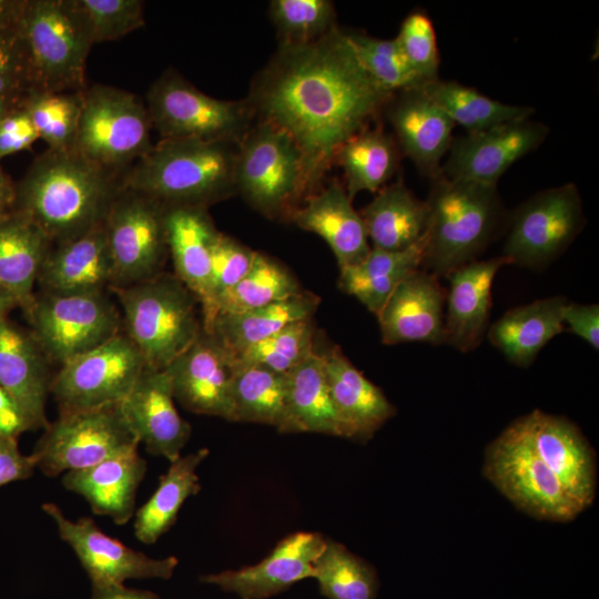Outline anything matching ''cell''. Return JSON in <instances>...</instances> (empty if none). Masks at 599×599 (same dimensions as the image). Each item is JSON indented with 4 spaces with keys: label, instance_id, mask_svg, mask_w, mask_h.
I'll list each match as a JSON object with an SVG mask.
<instances>
[{
    "label": "cell",
    "instance_id": "6da1fadb",
    "mask_svg": "<svg viewBox=\"0 0 599 599\" xmlns=\"http://www.w3.org/2000/svg\"><path fill=\"white\" fill-rule=\"evenodd\" d=\"M393 94L361 64L338 27L305 44H280L254 77L246 98L256 121L286 132L298 146L308 196L342 145L369 123Z\"/></svg>",
    "mask_w": 599,
    "mask_h": 599
},
{
    "label": "cell",
    "instance_id": "7a4b0ae2",
    "mask_svg": "<svg viewBox=\"0 0 599 599\" xmlns=\"http://www.w3.org/2000/svg\"><path fill=\"white\" fill-rule=\"evenodd\" d=\"M122 176L73 149H47L16 184V209L32 220L52 244L103 224Z\"/></svg>",
    "mask_w": 599,
    "mask_h": 599
},
{
    "label": "cell",
    "instance_id": "3957f363",
    "mask_svg": "<svg viewBox=\"0 0 599 599\" xmlns=\"http://www.w3.org/2000/svg\"><path fill=\"white\" fill-rule=\"evenodd\" d=\"M237 142L160 139L123 175L121 185L163 206L207 207L236 194Z\"/></svg>",
    "mask_w": 599,
    "mask_h": 599
},
{
    "label": "cell",
    "instance_id": "277c9868",
    "mask_svg": "<svg viewBox=\"0 0 599 599\" xmlns=\"http://www.w3.org/2000/svg\"><path fill=\"white\" fill-rule=\"evenodd\" d=\"M423 270L446 277L476 261L504 216L497 185L449 179L430 180Z\"/></svg>",
    "mask_w": 599,
    "mask_h": 599
},
{
    "label": "cell",
    "instance_id": "5b68a950",
    "mask_svg": "<svg viewBox=\"0 0 599 599\" xmlns=\"http://www.w3.org/2000/svg\"><path fill=\"white\" fill-rule=\"evenodd\" d=\"M109 291L121 307L123 333L150 368L165 369L203 329L197 298L174 274Z\"/></svg>",
    "mask_w": 599,
    "mask_h": 599
},
{
    "label": "cell",
    "instance_id": "8992f818",
    "mask_svg": "<svg viewBox=\"0 0 599 599\" xmlns=\"http://www.w3.org/2000/svg\"><path fill=\"white\" fill-rule=\"evenodd\" d=\"M30 91H82L93 42L73 0H27L19 26Z\"/></svg>",
    "mask_w": 599,
    "mask_h": 599
},
{
    "label": "cell",
    "instance_id": "52a82bcc",
    "mask_svg": "<svg viewBox=\"0 0 599 599\" xmlns=\"http://www.w3.org/2000/svg\"><path fill=\"white\" fill-rule=\"evenodd\" d=\"M235 189L266 217H291L308 197L303 156L293 139L255 120L238 142Z\"/></svg>",
    "mask_w": 599,
    "mask_h": 599
},
{
    "label": "cell",
    "instance_id": "ba28073f",
    "mask_svg": "<svg viewBox=\"0 0 599 599\" xmlns=\"http://www.w3.org/2000/svg\"><path fill=\"white\" fill-rule=\"evenodd\" d=\"M73 150L123 177L153 148L145 103L132 92L105 84L87 87Z\"/></svg>",
    "mask_w": 599,
    "mask_h": 599
},
{
    "label": "cell",
    "instance_id": "9c48e42d",
    "mask_svg": "<svg viewBox=\"0 0 599 599\" xmlns=\"http://www.w3.org/2000/svg\"><path fill=\"white\" fill-rule=\"evenodd\" d=\"M146 109L161 139L240 142L255 122L245 100L212 98L174 69H167L149 88Z\"/></svg>",
    "mask_w": 599,
    "mask_h": 599
},
{
    "label": "cell",
    "instance_id": "30bf717a",
    "mask_svg": "<svg viewBox=\"0 0 599 599\" xmlns=\"http://www.w3.org/2000/svg\"><path fill=\"white\" fill-rule=\"evenodd\" d=\"M51 364L59 366L104 344L122 331L120 308L108 291L39 292L23 312Z\"/></svg>",
    "mask_w": 599,
    "mask_h": 599
},
{
    "label": "cell",
    "instance_id": "8fae6325",
    "mask_svg": "<svg viewBox=\"0 0 599 599\" xmlns=\"http://www.w3.org/2000/svg\"><path fill=\"white\" fill-rule=\"evenodd\" d=\"M121 403L59 413L49 423L31 454L45 476L84 469L138 448Z\"/></svg>",
    "mask_w": 599,
    "mask_h": 599
},
{
    "label": "cell",
    "instance_id": "7c38bea8",
    "mask_svg": "<svg viewBox=\"0 0 599 599\" xmlns=\"http://www.w3.org/2000/svg\"><path fill=\"white\" fill-rule=\"evenodd\" d=\"M483 469L507 499L537 519L566 522L583 510L512 423L487 447Z\"/></svg>",
    "mask_w": 599,
    "mask_h": 599
},
{
    "label": "cell",
    "instance_id": "4fadbf2b",
    "mask_svg": "<svg viewBox=\"0 0 599 599\" xmlns=\"http://www.w3.org/2000/svg\"><path fill=\"white\" fill-rule=\"evenodd\" d=\"M103 229L113 264L111 287L136 284L163 272L169 255L163 205L121 185Z\"/></svg>",
    "mask_w": 599,
    "mask_h": 599
},
{
    "label": "cell",
    "instance_id": "5bb4252c",
    "mask_svg": "<svg viewBox=\"0 0 599 599\" xmlns=\"http://www.w3.org/2000/svg\"><path fill=\"white\" fill-rule=\"evenodd\" d=\"M583 223L582 202L573 183L538 192L512 213L502 256L510 264L541 268L568 248Z\"/></svg>",
    "mask_w": 599,
    "mask_h": 599
},
{
    "label": "cell",
    "instance_id": "9a60e30c",
    "mask_svg": "<svg viewBox=\"0 0 599 599\" xmlns=\"http://www.w3.org/2000/svg\"><path fill=\"white\" fill-rule=\"evenodd\" d=\"M145 367L143 356L121 331L61 365L53 375L50 394L59 413L122 403Z\"/></svg>",
    "mask_w": 599,
    "mask_h": 599
},
{
    "label": "cell",
    "instance_id": "2e32d148",
    "mask_svg": "<svg viewBox=\"0 0 599 599\" xmlns=\"http://www.w3.org/2000/svg\"><path fill=\"white\" fill-rule=\"evenodd\" d=\"M42 510L54 522L60 538L68 544L92 585H124L130 579H170L179 559L174 556L152 558L104 534L90 517L68 518L53 502Z\"/></svg>",
    "mask_w": 599,
    "mask_h": 599
},
{
    "label": "cell",
    "instance_id": "e0dca14e",
    "mask_svg": "<svg viewBox=\"0 0 599 599\" xmlns=\"http://www.w3.org/2000/svg\"><path fill=\"white\" fill-rule=\"evenodd\" d=\"M236 356L212 332L195 341L166 368L174 398L187 410L234 422L232 382Z\"/></svg>",
    "mask_w": 599,
    "mask_h": 599
},
{
    "label": "cell",
    "instance_id": "ac0fdd59",
    "mask_svg": "<svg viewBox=\"0 0 599 599\" xmlns=\"http://www.w3.org/2000/svg\"><path fill=\"white\" fill-rule=\"evenodd\" d=\"M549 128L529 119L454 138L441 173L456 180L497 185L518 160L545 141Z\"/></svg>",
    "mask_w": 599,
    "mask_h": 599
},
{
    "label": "cell",
    "instance_id": "d6986e66",
    "mask_svg": "<svg viewBox=\"0 0 599 599\" xmlns=\"http://www.w3.org/2000/svg\"><path fill=\"white\" fill-rule=\"evenodd\" d=\"M512 424L570 497L583 510L589 507L596 495V459L580 429L565 417L541 410L521 416Z\"/></svg>",
    "mask_w": 599,
    "mask_h": 599
},
{
    "label": "cell",
    "instance_id": "ffe728a7",
    "mask_svg": "<svg viewBox=\"0 0 599 599\" xmlns=\"http://www.w3.org/2000/svg\"><path fill=\"white\" fill-rule=\"evenodd\" d=\"M325 542L326 538L318 532L298 531L282 539L258 564L203 575L200 581L240 599H267L313 578L314 564Z\"/></svg>",
    "mask_w": 599,
    "mask_h": 599
},
{
    "label": "cell",
    "instance_id": "44dd1931",
    "mask_svg": "<svg viewBox=\"0 0 599 599\" xmlns=\"http://www.w3.org/2000/svg\"><path fill=\"white\" fill-rule=\"evenodd\" d=\"M170 376L165 369L145 367L129 395L122 400L123 414L146 451L170 463L181 457L191 436V426L174 404Z\"/></svg>",
    "mask_w": 599,
    "mask_h": 599
},
{
    "label": "cell",
    "instance_id": "7402d4cb",
    "mask_svg": "<svg viewBox=\"0 0 599 599\" xmlns=\"http://www.w3.org/2000/svg\"><path fill=\"white\" fill-rule=\"evenodd\" d=\"M446 291L432 273L418 268L394 290L377 315L382 342L395 345L445 343Z\"/></svg>",
    "mask_w": 599,
    "mask_h": 599
},
{
    "label": "cell",
    "instance_id": "603a6c76",
    "mask_svg": "<svg viewBox=\"0 0 599 599\" xmlns=\"http://www.w3.org/2000/svg\"><path fill=\"white\" fill-rule=\"evenodd\" d=\"M400 150L430 180L453 142L454 122L418 87L397 92L384 110Z\"/></svg>",
    "mask_w": 599,
    "mask_h": 599
},
{
    "label": "cell",
    "instance_id": "cb8c5ba5",
    "mask_svg": "<svg viewBox=\"0 0 599 599\" xmlns=\"http://www.w3.org/2000/svg\"><path fill=\"white\" fill-rule=\"evenodd\" d=\"M51 362L32 332L11 321H0V387L18 404L33 429L49 422L45 402L53 375Z\"/></svg>",
    "mask_w": 599,
    "mask_h": 599
},
{
    "label": "cell",
    "instance_id": "d4e9b609",
    "mask_svg": "<svg viewBox=\"0 0 599 599\" xmlns=\"http://www.w3.org/2000/svg\"><path fill=\"white\" fill-rule=\"evenodd\" d=\"M510 264L500 255L486 261H473L446 278L445 343L461 353L476 349L488 331L491 309V287L498 271Z\"/></svg>",
    "mask_w": 599,
    "mask_h": 599
},
{
    "label": "cell",
    "instance_id": "484cf974",
    "mask_svg": "<svg viewBox=\"0 0 599 599\" xmlns=\"http://www.w3.org/2000/svg\"><path fill=\"white\" fill-rule=\"evenodd\" d=\"M114 273L103 224L75 238L53 244L37 285L51 294L109 291Z\"/></svg>",
    "mask_w": 599,
    "mask_h": 599
},
{
    "label": "cell",
    "instance_id": "4316f807",
    "mask_svg": "<svg viewBox=\"0 0 599 599\" xmlns=\"http://www.w3.org/2000/svg\"><path fill=\"white\" fill-rule=\"evenodd\" d=\"M290 219L328 244L339 270L358 264L372 248L363 219L338 181L309 195Z\"/></svg>",
    "mask_w": 599,
    "mask_h": 599
},
{
    "label": "cell",
    "instance_id": "83f0119b",
    "mask_svg": "<svg viewBox=\"0 0 599 599\" xmlns=\"http://www.w3.org/2000/svg\"><path fill=\"white\" fill-rule=\"evenodd\" d=\"M146 468L138 447L94 466L67 471L62 484L65 489L82 496L95 515L110 517L122 526L134 515L136 491Z\"/></svg>",
    "mask_w": 599,
    "mask_h": 599
},
{
    "label": "cell",
    "instance_id": "f1b7e54d",
    "mask_svg": "<svg viewBox=\"0 0 599 599\" xmlns=\"http://www.w3.org/2000/svg\"><path fill=\"white\" fill-rule=\"evenodd\" d=\"M164 207V227L174 275L195 295L201 311L210 297L211 262L215 229L207 207Z\"/></svg>",
    "mask_w": 599,
    "mask_h": 599
},
{
    "label": "cell",
    "instance_id": "f546056e",
    "mask_svg": "<svg viewBox=\"0 0 599 599\" xmlns=\"http://www.w3.org/2000/svg\"><path fill=\"white\" fill-rule=\"evenodd\" d=\"M322 355L331 397L347 438L369 439L396 414L395 407L338 346Z\"/></svg>",
    "mask_w": 599,
    "mask_h": 599
},
{
    "label": "cell",
    "instance_id": "4dcf8cb0",
    "mask_svg": "<svg viewBox=\"0 0 599 599\" xmlns=\"http://www.w3.org/2000/svg\"><path fill=\"white\" fill-rule=\"evenodd\" d=\"M47 234L27 215L14 210L0 217V286L26 312L52 247Z\"/></svg>",
    "mask_w": 599,
    "mask_h": 599
},
{
    "label": "cell",
    "instance_id": "1f68e13d",
    "mask_svg": "<svg viewBox=\"0 0 599 599\" xmlns=\"http://www.w3.org/2000/svg\"><path fill=\"white\" fill-rule=\"evenodd\" d=\"M568 302L558 295L514 307L488 328L487 338L510 363L528 367L566 329L562 315Z\"/></svg>",
    "mask_w": 599,
    "mask_h": 599
},
{
    "label": "cell",
    "instance_id": "d6a6232c",
    "mask_svg": "<svg viewBox=\"0 0 599 599\" xmlns=\"http://www.w3.org/2000/svg\"><path fill=\"white\" fill-rule=\"evenodd\" d=\"M285 410L280 433H317L347 438L331 397L323 355L316 351L285 374Z\"/></svg>",
    "mask_w": 599,
    "mask_h": 599
},
{
    "label": "cell",
    "instance_id": "836d02e7",
    "mask_svg": "<svg viewBox=\"0 0 599 599\" xmlns=\"http://www.w3.org/2000/svg\"><path fill=\"white\" fill-rule=\"evenodd\" d=\"M372 247L400 251L417 243L427 225L426 202L403 181L385 185L359 212Z\"/></svg>",
    "mask_w": 599,
    "mask_h": 599
},
{
    "label": "cell",
    "instance_id": "e575fe53",
    "mask_svg": "<svg viewBox=\"0 0 599 599\" xmlns=\"http://www.w3.org/2000/svg\"><path fill=\"white\" fill-rule=\"evenodd\" d=\"M424 252L425 234L405 250L372 247L362 262L339 270L338 286L377 316L397 285L422 267Z\"/></svg>",
    "mask_w": 599,
    "mask_h": 599
},
{
    "label": "cell",
    "instance_id": "d590c367",
    "mask_svg": "<svg viewBox=\"0 0 599 599\" xmlns=\"http://www.w3.org/2000/svg\"><path fill=\"white\" fill-rule=\"evenodd\" d=\"M209 453L207 448H201L181 456L160 477L156 490L134 514V535L141 542H156L174 525L185 500L201 490L196 468Z\"/></svg>",
    "mask_w": 599,
    "mask_h": 599
},
{
    "label": "cell",
    "instance_id": "8d00e7d4",
    "mask_svg": "<svg viewBox=\"0 0 599 599\" xmlns=\"http://www.w3.org/2000/svg\"><path fill=\"white\" fill-rule=\"evenodd\" d=\"M318 303L316 295L302 291L258 308L217 316L211 332L237 356L285 326L311 319Z\"/></svg>",
    "mask_w": 599,
    "mask_h": 599
},
{
    "label": "cell",
    "instance_id": "74e56055",
    "mask_svg": "<svg viewBox=\"0 0 599 599\" xmlns=\"http://www.w3.org/2000/svg\"><path fill=\"white\" fill-rule=\"evenodd\" d=\"M398 155L396 140L380 129L367 128L346 141L335 162L344 171L348 197L383 189L398 166Z\"/></svg>",
    "mask_w": 599,
    "mask_h": 599
},
{
    "label": "cell",
    "instance_id": "f35d334b",
    "mask_svg": "<svg viewBox=\"0 0 599 599\" xmlns=\"http://www.w3.org/2000/svg\"><path fill=\"white\" fill-rule=\"evenodd\" d=\"M446 115L467 132L487 130L500 124L527 120L534 109L493 100L473 88L439 78L419 87Z\"/></svg>",
    "mask_w": 599,
    "mask_h": 599
},
{
    "label": "cell",
    "instance_id": "ab89813d",
    "mask_svg": "<svg viewBox=\"0 0 599 599\" xmlns=\"http://www.w3.org/2000/svg\"><path fill=\"white\" fill-rule=\"evenodd\" d=\"M285 374L236 361L232 382L234 422L265 424L281 429L285 410Z\"/></svg>",
    "mask_w": 599,
    "mask_h": 599
},
{
    "label": "cell",
    "instance_id": "60d3db41",
    "mask_svg": "<svg viewBox=\"0 0 599 599\" xmlns=\"http://www.w3.org/2000/svg\"><path fill=\"white\" fill-rule=\"evenodd\" d=\"M301 292L297 280L286 267L256 252L246 275L216 301L213 323L217 316L258 308Z\"/></svg>",
    "mask_w": 599,
    "mask_h": 599
},
{
    "label": "cell",
    "instance_id": "b9f144b4",
    "mask_svg": "<svg viewBox=\"0 0 599 599\" xmlns=\"http://www.w3.org/2000/svg\"><path fill=\"white\" fill-rule=\"evenodd\" d=\"M313 578L327 599H375L379 585L370 565L331 539L314 564Z\"/></svg>",
    "mask_w": 599,
    "mask_h": 599
},
{
    "label": "cell",
    "instance_id": "7bdbcfd3",
    "mask_svg": "<svg viewBox=\"0 0 599 599\" xmlns=\"http://www.w3.org/2000/svg\"><path fill=\"white\" fill-rule=\"evenodd\" d=\"M82 91H29L21 105L48 149L71 150L78 133L83 105Z\"/></svg>",
    "mask_w": 599,
    "mask_h": 599
},
{
    "label": "cell",
    "instance_id": "ee69618b",
    "mask_svg": "<svg viewBox=\"0 0 599 599\" xmlns=\"http://www.w3.org/2000/svg\"><path fill=\"white\" fill-rule=\"evenodd\" d=\"M356 55L370 78L386 92L420 87L396 39H378L361 32H346Z\"/></svg>",
    "mask_w": 599,
    "mask_h": 599
},
{
    "label": "cell",
    "instance_id": "f6af8a7d",
    "mask_svg": "<svg viewBox=\"0 0 599 599\" xmlns=\"http://www.w3.org/2000/svg\"><path fill=\"white\" fill-rule=\"evenodd\" d=\"M268 14L280 44L309 43L337 27L335 7L329 0H273Z\"/></svg>",
    "mask_w": 599,
    "mask_h": 599
},
{
    "label": "cell",
    "instance_id": "bcb514c9",
    "mask_svg": "<svg viewBox=\"0 0 599 599\" xmlns=\"http://www.w3.org/2000/svg\"><path fill=\"white\" fill-rule=\"evenodd\" d=\"M315 352L314 327L311 319L292 323L272 336L254 344L240 355L241 364L264 366L287 374Z\"/></svg>",
    "mask_w": 599,
    "mask_h": 599
},
{
    "label": "cell",
    "instance_id": "7dc6e473",
    "mask_svg": "<svg viewBox=\"0 0 599 599\" xmlns=\"http://www.w3.org/2000/svg\"><path fill=\"white\" fill-rule=\"evenodd\" d=\"M93 44L114 41L145 24L141 0H73Z\"/></svg>",
    "mask_w": 599,
    "mask_h": 599
},
{
    "label": "cell",
    "instance_id": "c3c4849f",
    "mask_svg": "<svg viewBox=\"0 0 599 599\" xmlns=\"http://www.w3.org/2000/svg\"><path fill=\"white\" fill-rule=\"evenodd\" d=\"M256 252L229 235L217 233L212 250L209 302L201 311L203 329L210 332L216 301L250 271Z\"/></svg>",
    "mask_w": 599,
    "mask_h": 599
},
{
    "label": "cell",
    "instance_id": "681fc988",
    "mask_svg": "<svg viewBox=\"0 0 599 599\" xmlns=\"http://www.w3.org/2000/svg\"><path fill=\"white\" fill-rule=\"evenodd\" d=\"M395 39L422 83L438 78L440 58L436 32L426 13L415 11L408 14Z\"/></svg>",
    "mask_w": 599,
    "mask_h": 599
},
{
    "label": "cell",
    "instance_id": "f907efd6",
    "mask_svg": "<svg viewBox=\"0 0 599 599\" xmlns=\"http://www.w3.org/2000/svg\"><path fill=\"white\" fill-rule=\"evenodd\" d=\"M30 91L23 44L18 29H0V99L21 101Z\"/></svg>",
    "mask_w": 599,
    "mask_h": 599
},
{
    "label": "cell",
    "instance_id": "816d5d0a",
    "mask_svg": "<svg viewBox=\"0 0 599 599\" xmlns=\"http://www.w3.org/2000/svg\"><path fill=\"white\" fill-rule=\"evenodd\" d=\"M38 139L32 120L20 104L0 121V159L30 149Z\"/></svg>",
    "mask_w": 599,
    "mask_h": 599
},
{
    "label": "cell",
    "instance_id": "f5cc1de1",
    "mask_svg": "<svg viewBox=\"0 0 599 599\" xmlns=\"http://www.w3.org/2000/svg\"><path fill=\"white\" fill-rule=\"evenodd\" d=\"M37 469L32 455H23L18 438L0 433V487L31 477Z\"/></svg>",
    "mask_w": 599,
    "mask_h": 599
},
{
    "label": "cell",
    "instance_id": "db71d44e",
    "mask_svg": "<svg viewBox=\"0 0 599 599\" xmlns=\"http://www.w3.org/2000/svg\"><path fill=\"white\" fill-rule=\"evenodd\" d=\"M564 325L582 338L595 351L599 349V305L568 302L564 309Z\"/></svg>",
    "mask_w": 599,
    "mask_h": 599
},
{
    "label": "cell",
    "instance_id": "11a10c76",
    "mask_svg": "<svg viewBox=\"0 0 599 599\" xmlns=\"http://www.w3.org/2000/svg\"><path fill=\"white\" fill-rule=\"evenodd\" d=\"M27 430H33L29 418L10 395L0 387V433L18 438Z\"/></svg>",
    "mask_w": 599,
    "mask_h": 599
},
{
    "label": "cell",
    "instance_id": "9f6ffc18",
    "mask_svg": "<svg viewBox=\"0 0 599 599\" xmlns=\"http://www.w3.org/2000/svg\"><path fill=\"white\" fill-rule=\"evenodd\" d=\"M91 599H161L156 593L124 585H92Z\"/></svg>",
    "mask_w": 599,
    "mask_h": 599
},
{
    "label": "cell",
    "instance_id": "6f0895ef",
    "mask_svg": "<svg viewBox=\"0 0 599 599\" xmlns=\"http://www.w3.org/2000/svg\"><path fill=\"white\" fill-rule=\"evenodd\" d=\"M27 0H0V29H18Z\"/></svg>",
    "mask_w": 599,
    "mask_h": 599
},
{
    "label": "cell",
    "instance_id": "680465c9",
    "mask_svg": "<svg viewBox=\"0 0 599 599\" xmlns=\"http://www.w3.org/2000/svg\"><path fill=\"white\" fill-rule=\"evenodd\" d=\"M16 184L0 166V217L16 209Z\"/></svg>",
    "mask_w": 599,
    "mask_h": 599
},
{
    "label": "cell",
    "instance_id": "91938a15",
    "mask_svg": "<svg viewBox=\"0 0 599 599\" xmlns=\"http://www.w3.org/2000/svg\"><path fill=\"white\" fill-rule=\"evenodd\" d=\"M19 307L17 301L0 286V321L7 318L9 313Z\"/></svg>",
    "mask_w": 599,
    "mask_h": 599
},
{
    "label": "cell",
    "instance_id": "94428289",
    "mask_svg": "<svg viewBox=\"0 0 599 599\" xmlns=\"http://www.w3.org/2000/svg\"><path fill=\"white\" fill-rule=\"evenodd\" d=\"M20 104L21 101L0 99V121Z\"/></svg>",
    "mask_w": 599,
    "mask_h": 599
}]
</instances>
